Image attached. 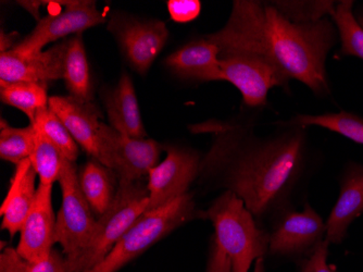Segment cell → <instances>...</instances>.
Masks as SVG:
<instances>
[{
  "instance_id": "603a6c76",
  "label": "cell",
  "mask_w": 363,
  "mask_h": 272,
  "mask_svg": "<svg viewBox=\"0 0 363 272\" xmlns=\"http://www.w3.org/2000/svg\"><path fill=\"white\" fill-rule=\"evenodd\" d=\"M289 126H321L326 130L337 133L345 138L363 145V118L352 112L340 111L336 114H298L291 119Z\"/></svg>"
},
{
  "instance_id": "d6986e66",
  "label": "cell",
  "mask_w": 363,
  "mask_h": 272,
  "mask_svg": "<svg viewBox=\"0 0 363 272\" xmlns=\"http://www.w3.org/2000/svg\"><path fill=\"white\" fill-rule=\"evenodd\" d=\"M105 106L111 128L132 138H146L135 89L130 75L123 73L117 87L106 94Z\"/></svg>"
},
{
  "instance_id": "f1b7e54d",
  "label": "cell",
  "mask_w": 363,
  "mask_h": 272,
  "mask_svg": "<svg viewBox=\"0 0 363 272\" xmlns=\"http://www.w3.org/2000/svg\"><path fill=\"white\" fill-rule=\"evenodd\" d=\"M273 6L283 16L294 23H310L330 16L335 7V1L328 0H312V1H298V0H285V1H271Z\"/></svg>"
},
{
  "instance_id": "5b68a950",
  "label": "cell",
  "mask_w": 363,
  "mask_h": 272,
  "mask_svg": "<svg viewBox=\"0 0 363 272\" xmlns=\"http://www.w3.org/2000/svg\"><path fill=\"white\" fill-rule=\"evenodd\" d=\"M147 186L138 182H120L109 210L99 217L89 244L67 259L68 272H87L99 265L118 244L134 221L148 207Z\"/></svg>"
},
{
  "instance_id": "7a4b0ae2",
  "label": "cell",
  "mask_w": 363,
  "mask_h": 272,
  "mask_svg": "<svg viewBox=\"0 0 363 272\" xmlns=\"http://www.w3.org/2000/svg\"><path fill=\"white\" fill-rule=\"evenodd\" d=\"M336 36L332 19L294 23L271 1L266 3V38L273 60L289 80L305 84L317 95L330 93L325 62Z\"/></svg>"
},
{
  "instance_id": "ba28073f",
  "label": "cell",
  "mask_w": 363,
  "mask_h": 272,
  "mask_svg": "<svg viewBox=\"0 0 363 272\" xmlns=\"http://www.w3.org/2000/svg\"><path fill=\"white\" fill-rule=\"evenodd\" d=\"M65 10L42 18L28 36L20 40L12 50L20 55L42 52L50 43L71 34H82L87 28L105 22V14L91 0L63 1Z\"/></svg>"
},
{
  "instance_id": "f546056e",
  "label": "cell",
  "mask_w": 363,
  "mask_h": 272,
  "mask_svg": "<svg viewBox=\"0 0 363 272\" xmlns=\"http://www.w3.org/2000/svg\"><path fill=\"white\" fill-rule=\"evenodd\" d=\"M330 243L324 240L301 263V272H338L335 265L328 263Z\"/></svg>"
},
{
  "instance_id": "4316f807",
  "label": "cell",
  "mask_w": 363,
  "mask_h": 272,
  "mask_svg": "<svg viewBox=\"0 0 363 272\" xmlns=\"http://www.w3.org/2000/svg\"><path fill=\"white\" fill-rule=\"evenodd\" d=\"M65 159L61 151L42 133L35 130V140L30 161L40 178V184L54 185L55 182L59 181Z\"/></svg>"
},
{
  "instance_id": "30bf717a",
  "label": "cell",
  "mask_w": 363,
  "mask_h": 272,
  "mask_svg": "<svg viewBox=\"0 0 363 272\" xmlns=\"http://www.w3.org/2000/svg\"><path fill=\"white\" fill-rule=\"evenodd\" d=\"M201 171L199 155L194 151L170 146L162 163L150 170L147 190L148 210H156L189 193V186Z\"/></svg>"
},
{
  "instance_id": "836d02e7",
  "label": "cell",
  "mask_w": 363,
  "mask_h": 272,
  "mask_svg": "<svg viewBox=\"0 0 363 272\" xmlns=\"http://www.w3.org/2000/svg\"><path fill=\"white\" fill-rule=\"evenodd\" d=\"M18 4L21 5L22 7L26 8L38 20V22L42 19L40 16V8L44 4L43 1H18Z\"/></svg>"
},
{
  "instance_id": "d6a6232c",
  "label": "cell",
  "mask_w": 363,
  "mask_h": 272,
  "mask_svg": "<svg viewBox=\"0 0 363 272\" xmlns=\"http://www.w3.org/2000/svg\"><path fill=\"white\" fill-rule=\"evenodd\" d=\"M20 40H20L18 33H6L5 31L1 30L0 32V54L12 50Z\"/></svg>"
},
{
  "instance_id": "4dcf8cb0",
  "label": "cell",
  "mask_w": 363,
  "mask_h": 272,
  "mask_svg": "<svg viewBox=\"0 0 363 272\" xmlns=\"http://www.w3.org/2000/svg\"><path fill=\"white\" fill-rule=\"evenodd\" d=\"M168 10L173 21L186 23L199 16L201 3L198 0H170L168 1Z\"/></svg>"
},
{
  "instance_id": "d4e9b609",
  "label": "cell",
  "mask_w": 363,
  "mask_h": 272,
  "mask_svg": "<svg viewBox=\"0 0 363 272\" xmlns=\"http://www.w3.org/2000/svg\"><path fill=\"white\" fill-rule=\"evenodd\" d=\"M30 124L34 126L35 130L42 133L47 140L50 141L61 151L65 159L71 163L77 161L79 157V145L49 106L40 109Z\"/></svg>"
},
{
  "instance_id": "ac0fdd59",
  "label": "cell",
  "mask_w": 363,
  "mask_h": 272,
  "mask_svg": "<svg viewBox=\"0 0 363 272\" xmlns=\"http://www.w3.org/2000/svg\"><path fill=\"white\" fill-rule=\"evenodd\" d=\"M36 177L38 173L30 158L16 165L9 191L0 208L3 216L1 229L7 230L11 237L21 231L34 205L38 193Z\"/></svg>"
},
{
  "instance_id": "44dd1931",
  "label": "cell",
  "mask_w": 363,
  "mask_h": 272,
  "mask_svg": "<svg viewBox=\"0 0 363 272\" xmlns=\"http://www.w3.org/2000/svg\"><path fill=\"white\" fill-rule=\"evenodd\" d=\"M112 170L97 161H91L79 171V181L93 212L103 216L113 202L114 192Z\"/></svg>"
},
{
  "instance_id": "484cf974",
  "label": "cell",
  "mask_w": 363,
  "mask_h": 272,
  "mask_svg": "<svg viewBox=\"0 0 363 272\" xmlns=\"http://www.w3.org/2000/svg\"><path fill=\"white\" fill-rule=\"evenodd\" d=\"M35 140L33 124L26 128H12L5 119L0 122V158L19 165L30 158Z\"/></svg>"
},
{
  "instance_id": "d590c367",
  "label": "cell",
  "mask_w": 363,
  "mask_h": 272,
  "mask_svg": "<svg viewBox=\"0 0 363 272\" xmlns=\"http://www.w3.org/2000/svg\"><path fill=\"white\" fill-rule=\"evenodd\" d=\"M357 21L360 24L361 28H363V11L358 14V19H357Z\"/></svg>"
},
{
  "instance_id": "7c38bea8",
  "label": "cell",
  "mask_w": 363,
  "mask_h": 272,
  "mask_svg": "<svg viewBox=\"0 0 363 272\" xmlns=\"http://www.w3.org/2000/svg\"><path fill=\"white\" fill-rule=\"evenodd\" d=\"M48 106L68 129L77 145L107 167L105 146L99 133L101 114L93 103H82L69 95L52 96Z\"/></svg>"
},
{
  "instance_id": "9c48e42d",
  "label": "cell",
  "mask_w": 363,
  "mask_h": 272,
  "mask_svg": "<svg viewBox=\"0 0 363 272\" xmlns=\"http://www.w3.org/2000/svg\"><path fill=\"white\" fill-rule=\"evenodd\" d=\"M99 133L105 146L107 168L118 173L120 182L140 181L158 165L162 146L156 141L128 136L103 122Z\"/></svg>"
},
{
  "instance_id": "5bb4252c",
  "label": "cell",
  "mask_w": 363,
  "mask_h": 272,
  "mask_svg": "<svg viewBox=\"0 0 363 272\" xmlns=\"http://www.w3.org/2000/svg\"><path fill=\"white\" fill-rule=\"evenodd\" d=\"M52 185L40 184L35 202L22 227L16 251L26 261H46L52 251L56 222L52 202Z\"/></svg>"
},
{
  "instance_id": "3957f363",
  "label": "cell",
  "mask_w": 363,
  "mask_h": 272,
  "mask_svg": "<svg viewBox=\"0 0 363 272\" xmlns=\"http://www.w3.org/2000/svg\"><path fill=\"white\" fill-rule=\"evenodd\" d=\"M216 230L214 240L225 251L232 272H250L269 251L270 233L259 228L255 216L233 192L226 190L206 212Z\"/></svg>"
},
{
  "instance_id": "e0dca14e",
  "label": "cell",
  "mask_w": 363,
  "mask_h": 272,
  "mask_svg": "<svg viewBox=\"0 0 363 272\" xmlns=\"http://www.w3.org/2000/svg\"><path fill=\"white\" fill-rule=\"evenodd\" d=\"M217 45L205 36L182 46L167 57L171 72L185 80L198 82L225 81L219 60Z\"/></svg>"
},
{
  "instance_id": "4fadbf2b",
  "label": "cell",
  "mask_w": 363,
  "mask_h": 272,
  "mask_svg": "<svg viewBox=\"0 0 363 272\" xmlns=\"http://www.w3.org/2000/svg\"><path fill=\"white\" fill-rule=\"evenodd\" d=\"M68 40L52 48L30 55L13 50L0 54V81L33 82L47 85L65 77V53Z\"/></svg>"
},
{
  "instance_id": "e575fe53",
  "label": "cell",
  "mask_w": 363,
  "mask_h": 272,
  "mask_svg": "<svg viewBox=\"0 0 363 272\" xmlns=\"http://www.w3.org/2000/svg\"><path fill=\"white\" fill-rule=\"evenodd\" d=\"M252 272H264V267H263V259H258L255 263V268Z\"/></svg>"
},
{
  "instance_id": "277c9868",
  "label": "cell",
  "mask_w": 363,
  "mask_h": 272,
  "mask_svg": "<svg viewBox=\"0 0 363 272\" xmlns=\"http://www.w3.org/2000/svg\"><path fill=\"white\" fill-rule=\"evenodd\" d=\"M197 218H207V214L197 210L189 193L167 205L145 212L134 221L109 255L87 272H117L169 233Z\"/></svg>"
},
{
  "instance_id": "52a82bcc",
  "label": "cell",
  "mask_w": 363,
  "mask_h": 272,
  "mask_svg": "<svg viewBox=\"0 0 363 272\" xmlns=\"http://www.w3.org/2000/svg\"><path fill=\"white\" fill-rule=\"evenodd\" d=\"M226 82L240 92L245 105L266 107L273 87H285L289 79L272 59L252 54L219 55Z\"/></svg>"
},
{
  "instance_id": "6da1fadb",
  "label": "cell",
  "mask_w": 363,
  "mask_h": 272,
  "mask_svg": "<svg viewBox=\"0 0 363 272\" xmlns=\"http://www.w3.org/2000/svg\"><path fill=\"white\" fill-rule=\"evenodd\" d=\"M223 134L201 169L225 168L226 190L256 218L281 207L303 171L306 129L286 124L264 138L240 128Z\"/></svg>"
},
{
  "instance_id": "8992f818",
  "label": "cell",
  "mask_w": 363,
  "mask_h": 272,
  "mask_svg": "<svg viewBox=\"0 0 363 272\" xmlns=\"http://www.w3.org/2000/svg\"><path fill=\"white\" fill-rule=\"evenodd\" d=\"M59 183L62 204L57 217L55 242L62 247L65 259H71L89 244L97 220L82 191L75 163L65 159Z\"/></svg>"
},
{
  "instance_id": "cb8c5ba5",
  "label": "cell",
  "mask_w": 363,
  "mask_h": 272,
  "mask_svg": "<svg viewBox=\"0 0 363 272\" xmlns=\"http://www.w3.org/2000/svg\"><path fill=\"white\" fill-rule=\"evenodd\" d=\"M354 1L342 0L331 12L332 21L340 38V53L344 56L357 57L363 60V28L354 14Z\"/></svg>"
},
{
  "instance_id": "ffe728a7",
  "label": "cell",
  "mask_w": 363,
  "mask_h": 272,
  "mask_svg": "<svg viewBox=\"0 0 363 272\" xmlns=\"http://www.w3.org/2000/svg\"><path fill=\"white\" fill-rule=\"evenodd\" d=\"M63 80L69 91V96L79 100L82 103H91L93 87L91 71L82 34H77L68 40Z\"/></svg>"
},
{
  "instance_id": "8fae6325",
  "label": "cell",
  "mask_w": 363,
  "mask_h": 272,
  "mask_svg": "<svg viewBox=\"0 0 363 272\" xmlns=\"http://www.w3.org/2000/svg\"><path fill=\"white\" fill-rule=\"evenodd\" d=\"M326 222L309 204L301 212H283L270 233L269 253L281 256L309 255L325 240Z\"/></svg>"
},
{
  "instance_id": "1f68e13d",
  "label": "cell",
  "mask_w": 363,
  "mask_h": 272,
  "mask_svg": "<svg viewBox=\"0 0 363 272\" xmlns=\"http://www.w3.org/2000/svg\"><path fill=\"white\" fill-rule=\"evenodd\" d=\"M206 272H232V263L217 241L212 240Z\"/></svg>"
},
{
  "instance_id": "2e32d148",
  "label": "cell",
  "mask_w": 363,
  "mask_h": 272,
  "mask_svg": "<svg viewBox=\"0 0 363 272\" xmlns=\"http://www.w3.org/2000/svg\"><path fill=\"white\" fill-rule=\"evenodd\" d=\"M363 214V165L348 163L340 180L337 202L326 221L325 240L340 244L350 224Z\"/></svg>"
},
{
  "instance_id": "9a60e30c",
  "label": "cell",
  "mask_w": 363,
  "mask_h": 272,
  "mask_svg": "<svg viewBox=\"0 0 363 272\" xmlns=\"http://www.w3.org/2000/svg\"><path fill=\"white\" fill-rule=\"evenodd\" d=\"M117 33L128 61L142 75L150 70L169 38L166 23L159 20L125 21Z\"/></svg>"
},
{
  "instance_id": "7402d4cb",
  "label": "cell",
  "mask_w": 363,
  "mask_h": 272,
  "mask_svg": "<svg viewBox=\"0 0 363 272\" xmlns=\"http://www.w3.org/2000/svg\"><path fill=\"white\" fill-rule=\"evenodd\" d=\"M0 98L6 105L26 114L30 124L40 109L48 107L47 85L44 84L0 81Z\"/></svg>"
},
{
  "instance_id": "83f0119b",
  "label": "cell",
  "mask_w": 363,
  "mask_h": 272,
  "mask_svg": "<svg viewBox=\"0 0 363 272\" xmlns=\"http://www.w3.org/2000/svg\"><path fill=\"white\" fill-rule=\"evenodd\" d=\"M0 272H68L67 259L56 249L43 261H30L20 255L16 249L6 247L0 255Z\"/></svg>"
}]
</instances>
